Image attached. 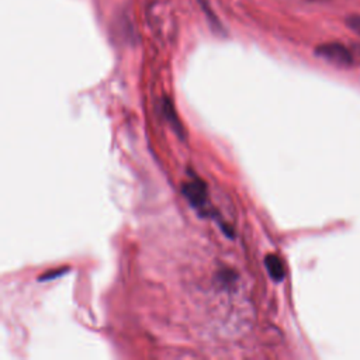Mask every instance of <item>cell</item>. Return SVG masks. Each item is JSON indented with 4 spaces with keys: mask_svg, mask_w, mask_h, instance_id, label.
I'll use <instances>...</instances> for the list:
<instances>
[{
    "mask_svg": "<svg viewBox=\"0 0 360 360\" xmlns=\"http://www.w3.org/2000/svg\"><path fill=\"white\" fill-rule=\"evenodd\" d=\"M184 197L188 200V202L200 212H207L208 205V195H207V187L205 183L195 177L194 180H188L181 186Z\"/></svg>",
    "mask_w": 360,
    "mask_h": 360,
    "instance_id": "1",
    "label": "cell"
},
{
    "mask_svg": "<svg viewBox=\"0 0 360 360\" xmlns=\"http://www.w3.org/2000/svg\"><path fill=\"white\" fill-rule=\"evenodd\" d=\"M315 53L319 58H322L336 66H349L353 62V58H352V53L349 52V49L338 42H329V44L319 45L315 49Z\"/></svg>",
    "mask_w": 360,
    "mask_h": 360,
    "instance_id": "2",
    "label": "cell"
},
{
    "mask_svg": "<svg viewBox=\"0 0 360 360\" xmlns=\"http://www.w3.org/2000/svg\"><path fill=\"white\" fill-rule=\"evenodd\" d=\"M264 264H266V269L270 274V277L276 281H281L284 278V266H283V262L280 260V257L277 255H267L266 259H264Z\"/></svg>",
    "mask_w": 360,
    "mask_h": 360,
    "instance_id": "3",
    "label": "cell"
},
{
    "mask_svg": "<svg viewBox=\"0 0 360 360\" xmlns=\"http://www.w3.org/2000/svg\"><path fill=\"white\" fill-rule=\"evenodd\" d=\"M163 114L166 115L169 124L172 125V128L176 131V134H179V136H183V128H181V122L179 121L176 111L173 108V104L170 100H165L163 101Z\"/></svg>",
    "mask_w": 360,
    "mask_h": 360,
    "instance_id": "4",
    "label": "cell"
},
{
    "mask_svg": "<svg viewBox=\"0 0 360 360\" xmlns=\"http://www.w3.org/2000/svg\"><path fill=\"white\" fill-rule=\"evenodd\" d=\"M198 3H200V6H201V10H204V11H205V14L208 15L207 18H208V20H210V22H211V27H214L212 30L219 31V30H221L219 21L217 20V17H215V15L212 17V13H211V10H210V7H208V3H207L205 0H198Z\"/></svg>",
    "mask_w": 360,
    "mask_h": 360,
    "instance_id": "5",
    "label": "cell"
},
{
    "mask_svg": "<svg viewBox=\"0 0 360 360\" xmlns=\"http://www.w3.org/2000/svg\"><path fill=\"white\" fill-rule=\"evenodd\" d=\"M346 24H347V27L352 31H354V32H357L360 35V15H350L346 20Z\"/></svg>",
    "mask_w": 360,
    "mask_h": 360,
    "instance_id": "6",
    "label": "cell"
},
{
    "mask_svg": "<svg viewBox=\"0 0 360 360\" xmlns=\"http://www.w3.org/2000/svg\"><path fill=\"white\" fill-rule=\"evenodd\" d=\"M66 271H68V269H59L58 271H51V273L42 274V276L39 277V281H45V280L55 278V277H58V276H60V274H63V273H66Z\"/></svg>",
    "mask_w": 360,
    "mask_h": 360,
    "instance_id": "7",
    "label": "cell"
}]
</instances>
